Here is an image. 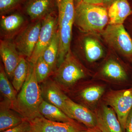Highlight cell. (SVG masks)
I'll return each mask as SVG.
<instances>
[{
	"instance_id": "1",
	"label": "cell",
	"mask_w": 132,
	"mask_h": 132,
	"mask_svg": "<svg viewBox=\"0 0 132 132\" xmlns=\"http://www.w3.org/2000/svg\"><path fill=\"white\" fill-rule=\"evenodd\" d=\"M27 77L11 108L29 121L42 116L39 107L43 99L35 75V64L28 61Z\"/></svg>"
},
{
	"instance_id": "2",
	"label": "cell",
	"mask_w": 132,
	"mask_h": 132,
	"mask_svg": "<svg viewBox=\"0 0 132 132\" xmlns=\"http://www.w3.org/2000/svg\"><path fill=\"white\" fill-rule=\"evenodd\" d=\"M109 23L106 8L81 1L76 5L73 24L84 32L101 33Z\"/></svg>"
},
{
	"instance_id": "3",
	"label": "cell",
	"mask_w": 132,
	"mask_h": 132,
	"mask_svg": "<svg viewBox=\"0 0 132 132\" xmlns=\"http://www.w3.org/2000/svg\"><path fill=\"white\" fill-rule=\"evenodd\" d=\"M86 76V71L71 51L55 71L54 78L60 85L69 87Z\"/></svg>"
},
{
	"instance_id": "4",
	"label": "cell",
	"mask_w": 132,
	"mask_h": 132,
	"mask_svg": "<svg viewBox=\"0 0 132 132\" xmlns=\"http://www.w3.org/2000/svg\"><path fill=\"white\" fill-rule=\"evenodd\" d=\"M101 34L112 48L124 56L132 58V40L123 24H108Z\"/></svg>"
},
{
	"instance_id": "5",
	"label": "cell",
	"mask_w": 132,
	"mask_h": 132,
	"mask_svg": "<svg viewBox=\"0 0 132 132\" xmlns=\"http://www.w3.org/2000/svg\"><path fill=\"white\" fill-rule=\"evenodd\" d=\"M104 99L105 104L115 112L125 132L127 119L132 109V88L110 91L105 95Z\"/></svg>"
},
{
	"instance_id": "6",
	"label": "cell",
	"mask_w": 132,
	"mask_h": 132,
	"mask_svg": "<svg viewBox=\"0 0 132 132\" xmlns=\"http://www.w3.org/2000/svg\"><path fill=\"white\" fill-rule=\"evenodd\" d=\"M42 20L27 25L15 36L13 41L20 54L28 59L31 57L38 40Z\"/></svg>"
},
{
	"instance_id": "7",
	"label": "cell",
	"mask_w": 132,
	"mask_h": 132,
	"mask_svg": "<svg viewBox=\"0 0 132 132\" xmlns=\"http://www.w3.org/2000/svg\"><path fill=\"white\" fill-rule=\"evenodd\" d=\"M58 27V16L51 14L42 19V24L38 42L32 54L28 61L35 64L38 59L42 56L45 49L52 41Z\"/></svg>"
},
{
	"instance_id": "8",
	"label": "cell",
	"mask_w": 132,
	"mask_h": 132,
	"mask_svg": "<svg viewBox=\"0 0 132 132\" xmlns=\"http://www.w3.org/2000/svg\"><path fill=\"white\" fill-rule=\"evenodd\" d=\"M40 87L43 100L59 108L72 119L66 103L67 97L62 92L57 83L53 81H46L43 82Z\"/></svg>"
},
{
	"instance_id": "9",
	"label": "cell",
	"mask_w": 132,
	"mask_h": 132,
	"mask_svg": "<svg viewBox=\"0 0 132 132\" xmlns=\"http://www.w3.org/2000/svg\"><path fill=\"white\" fill-rule=\"evenodd\" d=\"M25 2L24 11L30 19L34 21L54 13L57 9L56 0H26Z\"/></svg>"
},
{
	"instance_id": "10",
	"label": "cell",
	"mask_w": 132,
	"mask_h": 132,
	"mask_svg": "<svg viewBox=\"0 0 132 132\" xmlns=\"http://www.w3.org/2000/svg\"><path fill=\"white\" fill-rule=\"evenodd\" d=\"M29 121L32 132H79L81 131L76 123L52 121L43 116Z\"/></svg>"
},
{
	"instance_id": "11",
	"label": "cell",
	"mask_w": 132,
	"mask_h": 132,
	"mask_svg": "<svg viewBox=\"0 0 132 132\" xmlns=\"http://www.w3.org/2000/svg\"><path fill=\"white\" fill-rule=\"evenodd\" d=\"M0 55L7 76L12 79L14 72L22 57L17 51L13 41L5 39L1 40Z\"/></svg>"
},
{
	"instance_id": "12",
	"label": "cell",
	"mask_w": 132,
	"mask_h": 132,
	"mask_svg": "<svg viewBox=\"0 0 132 132\" xmlns=\"http://www.w3.org/2000/svg\"><path fill=\"white\" fill-rule=\"evenodd\" d=\"M95 115L97 126L102 132H124L116 113L111 107L102 105Z\"/></svg>"
},
{
	"instance_id": "13",
	"label": "cell",
	"mask_w": 132,
	"mask_h": 132,
	"mask_svg": "<svg viewBox=\"0 0 132 132\" xmlns=\"http://www.w3.org/2000/svg\"><path fill=\"white\" fill-rule=\"evenodd\" d=\"M26 22L25 16L19 12L3 16L0 22L2 35L5 39L11 40L27 26Z\"/></svg>"
},
{
	"instance_id": "14",
	"label": "cell",
	"mask_w": 132,
	"mask_h": 132,
	"mask_svg": "<svg viewBox=\"0 0 132 132\" xmlns=\"http://www.w3.org/2000/svg\"><path fill=\"white\" fill-rule=\"evenodd\" d=\"M66 101L72 119L82 123L89 128L98 127L95 114L87 108L75 103L68 97Z\"/></svg>"
},
{
	"instance_id": "15",
	"label": "cell",
	"mask_w": 132,
	"mask_h": 132,
	"mask_svg": "<svg viewBox=\"0 0 132 132\" xmlns=\"http://www.w3.org/2000/svg\"><path fill=\"white\" fill-rule=\"evenodd\" d=\"M27 120L11 108V103L5 100L0 105V132L8 130Z\"/></svg>"
},
{
	"instance_id": "16",
	"label": "cell",
	"mask_w": 132,
	"mask_h": 132,
	"mask_svg": "<svg viewBox=\"0 0 132 132\" xmlns=\"http://www.w3.org/2000/svg\"><path fill=\"white\" fill-rule=\"evenodd\" d=\"M132 13L127 0H116L108 8L109 24H123Z\"/></svg>"
},
{
	"instance_id": "17",
	"label": "cell",
	"mask_w": 132,
	"mask_h": 132,
	"mask_svg": "<svg viewBox=\"0 0 132 132\" xmlns=\"http://www.w3.org/2000/svg\"><path fill=\"white\" fill-rule=\"evenodd\" d=\"M101 72L107 79L115 81H125L127 79V75L125 68L115 60L110 59L102 66Z\"/></svg>"
},
{
	"instance_id": "18",
	"label": "cell",
	"mask_w": 132,
	"mask_h": 132,
	"mask_svg": "<svg viewBox=\"0 0 132 132\" xmlns=\"http://www.w3.org/2000/svg\"><path fill=\"white\" fill-rule=\"evenodd\" d=\"M73 24H68L60 28H58L59 40L57 67L64 61L69 51H71L70 46L72 34Z\"/></svg>"
},
{
	"instance_id": "19",
	"label": "cell",
	"mask_w": 132,
	"mask_h": 132,
	"mask_svg": "<svg viewBox=\"0 0 132 132\" xmlns=\"http://www.w3.org/2000/svg\"><path fill=\"white\" fill-rule=\"evenodd\" d=\"M39 112L43 117L48 120L64 123H75L59 108L43 100L39 107Z\"/></svg>"
},
{
	"instance_id": "20",
	"label": "cell",
	"mask_w": 132,
	"mask_h": 132,
	"mask_svg": "<svg viewBox=\"0 0 132 132\" xmlns=\"http://www.w3.org/2000/svg\"><path fill=\"white\" fill-rule=\"evenodd\" d=\"M58 11V28L73 24L75 8L73 0H56Z\"/></svg>"
},
{
	"instance_id": "21",
	"label": "cell",
	"mask_w": 132,
	"mask_h": 132,
	"mask_svg": "<svg viewBox=\"0 0 132 132\" xmlns=\"http://www.w3.org/2000/svg\"><path fill=\"white\" fill-rule=\"evenodd\" d=\"M83 47L86 59L89 62L97 61L104 56V50L102 46L95 38L90 37L85 38L83 40Z\"/></svg>"
},
{
	"instance_id": "22",
	"label": "cell",
	"mask_w": 132,
	"mask_h": 132,
	"mask_svg": "<svg viewBox=\"0 0 132 132\" xmlns=\"http://www.w3.org/2000/svg\"><path fill=\"white\" fill-rule=\"evenodd\" d=\"M59 40V34L58 29L42 56L53 72L56 70L57 67Z\"/></svg>"
},
{
	"instance_id": "23",
	"label": "cell",
	"mask_w": 132,
	"mask_h": 132,
	"mask_svg": "<svg viewBox=\"0 0 132 132\" xmlns=\"http://www.w3.org/2000/svg\"><path fill=\"white\" fill-rule=\"evenodd\" d=\"M28 61L22 56L12 77V84L16 92H19L26 81L28 71Z\"/></svg>"
},
{
	"instance_id": "24",
	"label": "cell",
	"mask_w": 132,
	"mask_h": 132,
	"mask_svg": "<svg viewBox=\"0 0 132 132\" xmlns=\"http://www.w3.org/2000/svg\"><path fill=\"white\" fill-rule=\"evenodd\" d=\"M2 65L0 67V91L5 100L12 104L16 98V91L11 84Z\"/></svg>"
},
{
	"instance_id": "25",
	"label": "cell",
	"mask_w": 132,
	"mask_h": 132,
	"mask_svg": "<svg viewBox=\"0 0 132 132\" xmlns=\"http://www.w3.org/2000/svg\"><path fill=\"white\" fill-rule=\"evenodd\" d=\"M105 92L104 86L99 85H92L82 90L80 95L86 102L93 104L98 101Z\"/></svg>"
},
{
	"instance_id": "26",
	"label": "cell",
	"mask_w": 132,
	"mask_h": 132,
	"mask_svg": "<svg viewBox=\"0 0 132 132\" xmlns=\"http://www.w3.org/2000/svg\"><path fill=\"white\" fill-rule=\"evenodd\" d=\"M35 69L36 77L39 83L45 81L53 72L42 56H41L37 60L35 64Z\"/></svg>"
},
{
	"instance_id": "27",
	"label": "cell",
	"mask_w": 132,
	"mask_h": 132,
	"mask_svg": "<svg viewBox=\"0 0 132 132\" xmlns=\"http://www.w3.org/2000/svg\"><path fill=\"white\" fill-rule=\"evenodd\" d=\"M26 0H0V14L7 13L19 6Z\"/></svg>"
},
{
	"instance_id": "28",
	"label": "cell",
	"mask_w": 132,
	"mask_h": 132,
	"mask_svg": "<svg viewBox=\"0 0 132 132\" xmlns=\"http://www.w3.org/2000/svg\"><path fill=\"white\" fill-rule=\"evenodd\" d=\"M2 132H32V126L30 121L25 120L18 126Z\"/></svg>"
},
{
	"instance_id": "29",
	"label": "cell",
	"mask_w": 132,
	"mask_h": 132,
	"mask_svg": "<svg viewBox=\"0 0 132 132\" xmlns=\"http://www.w3.org/2000/svg\"><path fill=\"white\" fill-rule=\"evenodd\" d=\"M125 130L126 132H132V109L127 119Z\"/></svg>"
},
{
	"instance_id": "30",
	"label": "cell",
	"mask_w": 132,
	"mask_h": 132,
	"mask_svg": "<svg viewBox=\"0 0 132 132\" xmlns=\"http://www.w3.org/2000/svg\"><path fill=\"white\" fill-rule=\"evenodd\" d=\"M82 1L88 4L100 5L102 4L103 0H82Z\"/></svg>"
},
{
	"instance_id": "31",
	"label": "cell",
	"mask_w": 132,
	"mask_h": 132,
	"mask_svg": "<svg viewBox=\"0 0 132 132\" xmlns=\"http://www.w3.org/2000/svg\"><path fill=\"white\" fill-rule=\"evenodd\" d=\"M116 1V0H103L102 5L106 9L109 8Z\"/></svg>"
},
{
	"instance_id": "32",
	"label": "cell",
	"mask_w": 132,
	"mask_h": 132,
	"mask_svg": "<svg viewBox=\"0 0 132 132\" xmlns=\"http://www.w3.org/2000/svg\"><path fill=\"white\" fill-rule=\"evenodd\" d=\"M79 132H96L93 131H83V130H81Z\"/></svg>"
},
{
	"instance_id": "33",
	"label": "cell",
	"mask_w": 132,
	"mask_h": 132,
	"mask_svg": "<svg viewBox=\"0 0 132 132\" xmlns=\"http://www.w3.org/2000/svg\"><path fill=\"white\" fill-rule=\"evenodd\" d=\"M76 3H77V4H78V3L81 2L82 1V0H76Z\"/></svg>"
},
{
	"instance_id": "34",
	"label": "cell",
	"mask_w": 132,
	"mask_h": 132,
	"mask_svg": "<svg viewBox=\"0 0 132 132\" xmlns=\"http://www.w3.org/2000/svg\"><path fill=\"white\" fill-rule=\"evenodd\" d=\"M131 59V63H132V58H131V59Z\"/></svg>"
}]
</instances>
